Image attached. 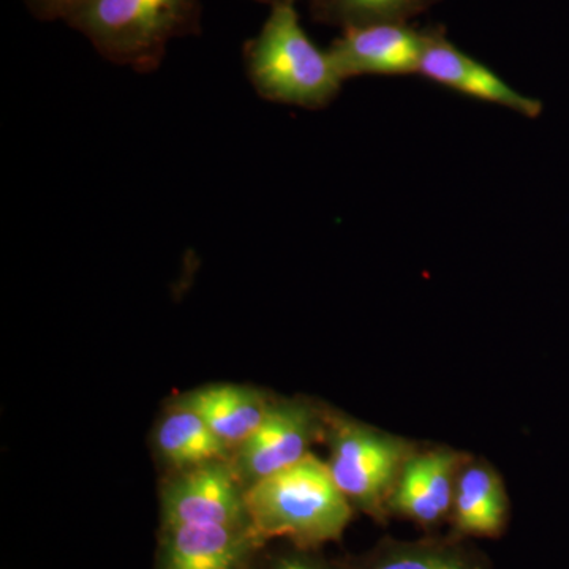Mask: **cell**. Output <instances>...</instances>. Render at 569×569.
I'll return each mask as SVG.
<instances>
[{"instance_id": "17", "label": "cell", "mask_w": 569, "mask_h": 569, "mask_svg": "<svg viewBox=\"0 0 569 569\" xmlns=\"http://www.w3.org/2000/svg\"><path fill=\"white\" fill-rule=\"evenodd\" d=\"M33 17L40 21H66L71 11L84 0H22Z\"/></svg>"}, {"instance_id": "14", "label": "cell", "mask_w": 569, "mask_h": 569, "mask_svg": "<svg viewBox=\"0 0 569 569\" xmlns=\"http://www.w3.org/2000/svg\"><path fill=\"white\" fill-rule=\"evenodd\" d=\"M152 448L164 473L230 460L233 455L203 419L173 402L164 407L162 417L157 419Z\"/></svg>"}, {"instance_id": "15", "label": "cell", "mask_w": 569, "mask_h": 569, "mask_svg": "<svg viewBox=\"0 0 569 569\" xmlns=\"http://www.w3.org/2000/svg\"><path fill=\"white\" fill-rule=\"evenodd\" d=\"M313 20L348 29L373 22H408L438 0H307Z\"/></svg>"}, {"instance_id": "4", "label": "cell", "mask_w": 569, "mask_h": 569, "mask_svg": "<svg viewBox=\"0 0 569 569\" xmlns=\"http://www.w3.org/2000/svg\"><path fill=\"white\" fill-rule=\"evenodd\" d=\"M329 471L356 512L388 523L389 498L418 441L388 432L326 406L325 438Z\"/></svg>"}, {"instance_id": "6", "label": "cell", "mask_w": 569, "mask_h": 569, "mask_svg": "<svg viewBox=\"0 0 569 569\" xmlns=\"http://www.w3.org/2000/svg\"><path fill=\"white\" fill-rule=\"evenodd\" d=\"M160 527L250 526L246 488L230 460L164 473Z\"/></svg>"}, {"instance_id": "2", "label": "cell", "mask_w": 569, "mask_h": 569, "mask_svg": "<svg viewBox=\"0 0 569 569\" xmlns=\"http://www.w3.org/2000/svg\"><path fill=\"white\" fill-rule=\"evenodd\" d=\"M271 9L261 31L244 47L250 84L268 102L323 110L335 102L346 81L329 51L307 36L295 3Z\"/></svg>"}, {"instance_id": "7", "label": "cell", "mask_w": 569, "mask_h": 569, "mask_svg": "<svg viewBox=\"0 0 569 569\" xmlns=\"http://www.w3.org/2000/svg\"><path fill=\"white\" fill-rule=\"evenodd\" d=\"M470 456L447 445L421 443L389 498L391 519L408 520L427 533L449 523L459 473Z\"/></svg>"}, {"instance_id": "10", "label": "cell", "mask_w": 569, "mask_h": 569, "mask_svg": "<svg viewBox=\"0 0 569 569\" xmlns=\"http://www.w3.org/2000/svg\"><path fill=\"white\" fill-rule=\"evenodd\" d=\"M266 546L252 526L160 527L153 569H252Z\"/></svg>"}, {"instance_id": "1", "label": "cell", "mask_w": 569, "mask_h": 569, "mask_svg": "<svg viewBox=\"0 0 569 569\" xmlns=\"http://www.w3.org/2000/svg\"><path fill=\"white\" fill-rule=\"evenodd\" d=\"M246 503L250 526L261 541L282 539L305 549L340 541L356 515L326 460L313 452L250 486Z\"/></svg>"}, {"instance_id": "11", "label": "cell", "mask_w": 569, "mask_h": 569, "mask_svg": "<svg viewBox=\"0 0 569 569\" xmlns=\"http://www.w3.org/2000/svg\"><path fill=\"white\" fill-rule=\"evenodd\" d=\"M511 519V501L503 477L492 463L471 455L460 470L449 533L466 539L503 537Z\"/></svg>"}, {"instance_id": "16", "label": "cell", "mask_w": 569, "mask_h": 569, "mask_svg": "<svg viewBox=\"0 0 569 569\" xmlns=\"http://www.w3.org/2000/svg\"><path fill=\"white\" fill-rule=\"evenodd\" d=\"M252 569H348L346 559H329L321 549L284 548L261 550Z\"/></svg>"}, {"instance_id": "3", "label": "cell", "mask_w": 569, "mask_h": 569, "mask_svg": "<svg viewBox=\"0 0 569 569\" xmlns=\"http://www.w3.org/2000/svg\"><path fill=\"white\" fill-rule=\"evenodd\" d=\"M66 22L108 62L152 73L171 41L200 33L201 0H84Z\"/></svg>"}, {"instance_id": "12", "label": "cell", "mask_w": 569, "mask_h": 569, "mask_svg": "<svg viewBox=\"0 0 569 569\" xmlns=\"http://www.w3.org/2000/svg\"><path fill=\"white\" fill-rule=\"evenodd\" d=\"M348 569H492L488 553L471 539L427 533L418 539L381 538L377 545L347 557Z\"/></svg>"}, {"instance_id": "8", "label": "cell", "mask_w": 569, "mask_h": 569, "mask_svg": "<svg viewBox=\"0 0 569 569\" xmlns=\"http://www.w3.org/2000/svg\"><path fill=\"white\" fill-rule=\"evenodd\" d=\"M426 31L408 22H373L343 29L329 47L343 81L359 77L418 74Z\"/></svg>"}, {"instance_id": "9", "label": "cell", "mask_w": 569, "mask_h": 569, "mask_svg": "<svg viewBox=\"0 0 569 569\" xmlns=\"http://www.w3.org/2000/svg\"><path fill=\"white\" fill-rule=\"evenodd\" d=\"M425 31L426 43L419 62V77L478 102L508 108L529 119L541 114V102L516 91L496 71L471 58L466 51L459 50L448 40L441 26H432Z\"/></svg>"}, {"instance_id": "18", "label": "cell", "mask_w": 569, "mask_h": 569, "mask_svg": "<svg viewBox=\"0 0 569 569\" xmlns=\"http://www.w3.org/2000/svg\"><path fill=\"white\" fill-rule=\"evenodd\" d=\"M254 2L266 3V6H282V3H295L296 0H254Z\"/></svg>"}, {"instance_id": "13", "label": "cell", "mask_w": 569, "mask_h": 569, "mask_svg": "<svg viewBox=\"0 0 569 569\" xmlns=\"http://www.w3.org/2000/svg\"><path fill=\"white\" fill-rule=\"evenodd\" d=\"M276 395L249 385L213 383L176 396L171 402L198 415L234 451L252 436Z\"/></svg>"}, {"instance_id": "5", "label": "cell", "mask_w": 569, "mask_h": 569, "mask_svg": "<svg viewBox=\"0 0 569 569\" xmlns=\"http://www.w3.org/2000/svg\"><path fill=\"white\" fill-rule=\"evenodd\" d=\"M326 403L306 396L279 397L257 430L239 445L230 463L246 490L295 466L323 443Z\"/></svg>"}]
</instances>
